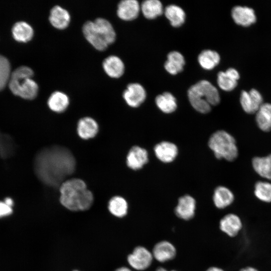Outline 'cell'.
Listing matches in <instances>:
<instances>
[{
	"instance_id": "obj_1",
	"label": "cell",
	"mask_w": 271,
	"mask_h": 271,
	"mask_svg": "<svg viewBox=\"0 0 271 271\" xmlns=\"http://www.w3.org/2000/svg\"><path fill=\"white\" fill-rule=\"evenodd\" d=\"M76 161L69 150L55 145L41 149L34 160V170L39 179L51 187L61 185L75 171Z\"/></svg>"
},
{
	"instance_id": "obj_2",
	"label": "cell",
	"mask_w": 271,
	"mask_h": 271,
	"mask_svg": "<svg viewBox=\"0 0 271 271\" xmlns=\"http://www.w3.org/2000/svg\"><path fill=\"white\" fill-rule=\"evenodd\" d=\"M60 202L71 211H83L89 209L94 198L85 183L80 179L65 180L60 187Z\"/></svg>"
},
{
	"instance_id": "obj_3",
	"label": "cell",
	"mask_w": 271,
	"mask_h": 271,
	"mask_svg": "<svg viewBox=\"0 0 271 271\" xmlns=\"http://www.w3.org/2000/svg\"><path fill=\"white\" fill-rule=\"evenodd\" d=\"M188 97L192 107L202 113L210 112L211 106L217 105L220 100L217 88L205 80L192 85L188 91Z\"/></svg>"
},
{
	"instance_id": "obj_4",
	"label": "cell",
	"mask_w": 271,
	"mask_h": 271,
	"mask_svg": "<svg viewBox=\"0 0 271 271\" xmlns=\"http://www.w3.org/2000/svg\"><path fill=\"white\" fill-rule=\"evenodd\" d=\"M33 70L27 66L17 68L11 74L9 86L15 95L26 99H33L38 95L39 86L32 78Z\"/></svg>"
},
{
	"instance_id": "obj_5",
	"label": "cell",
	"mask_w": 271,
	"mask_h": 271,
	"mask_svg": "<svg viewBox=\"0 0 271 271\" xmlns=\"http://www.w3.org/2000/svg\"><path fill=\"white\" fill-rule=\"evenodd\" d=\"M208 146L218 159L234 161L238 157V150L234 138L224 130L214 132L208 141Z\"/></svg>"
},
{
	"instance_id": "obj_6",
	"label": "cell",
	"mask_w": 271,
	"mask_h": 271,
	"mask_svg": "<svg viewBox=\"0 0 271 271\" xmlns=\"http://www.w3.org/2000/svg\"><path fill=\"white\" fill-rule=\"evenodd\" d=\"M82 32L86 40L96 50L104 51L109 46L105 33L94 21H86L82 26Z\"/></svg>"
},
{
	"instance_id": "obj_7",
	"label": "cell",
	"mask_w": 271,
	"mask_h": 271,
	"mask_svg": "<svg viewBox=\"0 0 271 271\" xmlns=\"http://www.w3.org/2000/svg\"><path fill=\"white\" fill-rule=\"evenodd\" d=\"M219 229L229 237H236L243 228V222L237 214L229 212L225 214L219 219Z\"/></svg>"
},
{
	"instance_id": "obj_8",
	"label": "cell",
	"mask_w": 271,
	"mask_h": 271,
	"mask_svg": "<svg viewBox=\"0 0 271 271\" xmlns=\"http://www.w3.org/2000/svg\"><path fill=\"white\" fill-rule=\"evenodd\" d=\"M153 258L152 253L147 248L138 246L128 255L127 261L132 268L138 270H143L151 265Z\"/></svg>"
},
{
	"instance_id": "obj_9",
	"label": "cell",
	"mask_w": 271,
	"mask_h": 271,
	"mask_svg": "<svg viewBox=\"0 0 271 271\" xmlns=\"http://www.w3.org/2000/svg\"><path fill=\"white\" fill-rule=\"evenodd\" d=\"M263 98L259 91L251 89L249 92L243 90L240 96V103L243 110L247 113H256L263 104Z\"/></svg>"
},
{
	"instance_id": "obj_10",
	"label": "cell",
	"mask_w": 271,
	"mask_h": 271,
	"mask_svg": "<svg viewBox=\"0 0 271 271\" xmlns=\"http://www.w3.org/2000/svg\"><path fill=\"white\" fill-rule=\"evenodd\" d=\"M146 91L139 83L129 84L124 90L122 97L128 105L131 107H138L145 100Z\"/></svg>"
},
{
	"instance_id": "obj_11",
	"label": "cell",
	"mask_w": 271,
	"mask_h": 271,
	"mask_svg": "<svg viewBox=\"0 0 271 271\" xmlns=\"http://www.w3.org/2000/svg\"><path fill=\"white\" fill-rule=\"evenodd\" d=\"M196 201L189 195L181 197L175 209L176 215L179 218L188 220L192 218L195 215Z\"/></svg>"
},
{
	"instance_id": "obj_12",
	"label": "cell",
	"mask_w": 271,
	"mask_h": 271,
	"mask_svg": "<svg viewBox=\"0 0 271 271\" xmlns=\"http://www.w3.org/2000/svg\"><path fill=\"white\" fill-rule=\"evenodd\" d=\"M149 161L147 150L139 146H133L126 156V164L133 170L141 169Z\"/></svg>"
},
{
	"instance_id": "obj_13",
	"label": "cell",
	"mask_w": 271,
	"mask_h": 271,
	"mask_svg": "<svg viewBox=\"0 0 271 271\" xmlns=\"http://www.w3.org/2000/svg\"><path fill=\"white\" fill-rule=\"evenodd\" d=\"M141 10V6L136 0H123L117 5V16L124 21H132L137 18Z\"/></svg>"
},
{
	"instance_id": "obj_14",
	"label": "cell",
	"mask_w": 271,
	"mask_h": 271,
	"mask_svg": "<svg viewBox=\"0 0 271 271\" xmlns=\"http://www.w3.org/2000/svg\"><path fill=\"white\" fill-rule=\"evenodd\" d=\"M231 16L236 24L243 27L249 26L256 20L254 10L247 7H234L231 11Z\"/></svg>"
},
{
	"instance_id": "obj_15",
	"label": "cell",
	"mask_w": 271,
	"mask_h": 271,
	"mask_svg": "<svg viewBox=\"0 0 271 271\" xmlns=\"http://www.w3.org/2000/svg\"><path fill=\"white\" fill-rule=\"evenodd\" d=\"M49 21L54 28L63 30L69 26L71 16L66 9L59 5H56L50 10Z\"/></svg>"
},
{
	"instance_id": "obj_16",
	"label": "cell",
	"mask_w": 271,
	"mask_h": 271,
	"mask_svg": "<svg viewBox=\"0 0 271 271\" xmlns=\"http://www.w3.org/2000/svg\"><path fill=\"white\" fill-rule=\"evenodd\" d=\"M154 152L156 157L160 161L168 163L172 162L175 159L178 153V150L174 143L163 141L155 146Z\"/></svg>"
},
{
	"instance_id": "obj_17",
	"label": "cell",
	"mask_w": 271,
	"mask_h": 271,
	"mask_svg": "<svg viewBox=\"0 0 271 271\" xmlns=\"http://www.w3.org/2000/svg\"><path fill=\"white\" fill-rule=\"evenodd\" d=\"M235 199L233 193L225 186H218L214 191L213 202L215 206L219 209H225L231 206Z\"/></svg>"
},
{
	"instance_id": "obj_18",
	"label": "cell",
	"mask_w": 271,
	"mask_h": 271,
	"mask_svg": "<svg viewBox=\"0 0 271 271\" xmlns=\"http://www.w3.org/2000/svg\"><path fill=\"white\" fill-rule=\"evenodd\" d=\"M152 254L157 260L164 262L173 259L176 254L175 246L168 241H161L154 246Z\"/></svg>"
},
{
	"instance_id": "obj_19",
	"label": "cell",
	"mask_w": 271,
	"mask_h": 271,
	"mask_svg": "<svg viewBox=\"0 0 271 271\" xmlns=\"http://www.w3.org/2000/svg\"><path fill=\"white\" fill-rule=\"evenodd\" d=\"M103 69L105 73L110 77L118 78L124 72L123 61L118 56L110 55L104 59L102 62Z\"/></svg>"
},
{
	"instance_id": "obj_20",
	"label": "cell",
	"mask_w": 271,
	"mask_h": 271,
	"mask_svg": "<svg viewBox=\"0 0 271 271\" xmlns=\"http://www.w3.org/2000/svg\"><path fill=\"white\" fill-rule=\"evenodd\" d=\"M77 129L81 138L88 140L96 136L98 131V125L92 118L84 117L78 121Z\"/></svg>"
},
{
	"instance_id": "obj_21",
	"label": "cell",
	"mask_w": 271,
	"mask_h": 271,
	"mask_svg": "<svg viewBox=\"0 0 271 271\" xmlns=\"http://www.w3.org/2000/svg\"><path fill=\"white\" fill-rule=\"evenodd\" d=\"M49 108L54 112L61 113L66 110L69 104V98L63 92L55 91L52 93L47 101Z\"/></svg>"
},
{
	"instance_id": "obj_22",
	"label": "cell",
	"mask_w": 271,
	"mask_h": 271,
	"mask_svg": "<svg viewBox=\"0 0 271 271\" xmlns=\"http://www.w3.org/2000/svg\"><path fill=\"white\" fill-rule=\"evenodd\" d=\"M251 163L254 171L259 176L271 181V154L264 157H254Z\"/></svg>"
},
{
	"instance_id": "obj_23",
	"label": "cell",
	"mask_w": 271,
	"mask_h": 271,
	"mask_svg": "<svg viewBox=\"0 0 271 271\" xmlns=\"http://www.w3.org/2000/svg\"><path fill=\"white\" fill-rule=\"evenodd\" d=\"M255 122L262 131H271V104L263 103L256 113Z\"/></svg>"
},
{
	"instance_id": "obj_24",
	"label": "cell",
	"mask_w": 271,
	"mask_h": 271,
	"mask_svg": "<svg viewBox=\"0 0 271 271\" xmlns=\"http://www.w3.org/2000/svg\"><path fill=\"white\" fill-rule=\"evenodd\" d=\"M185 63V59L181 53L172 51L168 54L164 67L170 74L176 75L183 70Z\"/></svg>"
},
{
	"instance_id": "obj_25",
	"label": "cell",
	"mask_w": 271,
	"mask_h": 271,
	"mask_svg": "<svg viewBox=\"0 0 271 271\" xmlns=\"http://www.w3.org/2000/svg\"><path fill=\"white\" fill-rule=\"evenodd\" d=\"M12 34L14 38L20 42H27L32 39L34 36V30L27 22L19 21L16 23L12 28Z\"/></svg>"
},
{
	"instance_id": "obj_26",
	"label": "cell",
	"mask_w": 271,
	"mask_h": 271,
	"mask_svg": "<svg viewBox=\"0 0 271 271\" xmlns=\"http://www.w3.org/2000/svg\"><path fill=\"white\" fill-rule=\"evenodd\" d=\"M107 208L109 212L113 216L118 218H122L127 213L128 204L122 197L115 196L109 200Z\"/></svg>"
},
{
	"instance_id": "obj_27",
	"label": "cell",
	"mask_w": 271,
	"mask_h": 271,
	"mask_svg": "<svg viewBox=\"0 0 271 271\" xmlns=\"http://www.w3.org/2000/svg\"><path fill=\"white\" fill-rule=\"evenodd\" d=\"M155 102L159 109L165 113H172L177 107L175 97L168 92L158 95L156 97Z\"/></svg>"
},
{
	"instance_id": "obj_28",
	"label": "cell",
	"mask_w": 271,
	"mask_h": 271,
	"mask_svg": "<svg viewBox=\"0 0 271 271\" xmlns=\"http://www.w3.org/2000/svg\"><path fill=\"white\" fill-rule=\"evenodd\" d=\"M164 14L171 25L174 27L181 26L185 21V12L178 6L171 5L167 6L164 10Z\"/></svg>"
},
{
	"instance_id": "obj_29",
	"label": "cell",
	"mask_w": 271,
	"mask_h": 271,
	"mask_svg": "<svg viewBox=\"0 0 271 271\" xmlns=\"http://www.w3.org/2000/svg\"><path fill=\"white\" fill-rule=\"evenodd\" d=\"M141 10L148 19H154L161 16L164 12L163 5L158 0H147L141 5Z\"/></svg>"
},
{
	"instance_id": "obj_30",
	"label": "cell",
	"mask_w": 271,
	"mask_h": 271,
	"mask_svg": "<svg viewBox=\"0 0 271 271\" xmlns=\"http://www.w3.org/2000/svg\"><path fill=\"white\" fill-rule=\"evenodd\" d=\"M198 60L200 65L203 69L209 70L213 69L219 64L220 57L217 52L205 50L199 55Z\"/></svg>"
},
{
	"instance_id": "obj_31",
	"label": "cell",
	"mask_w": 271,
	"mask_h": 271,
	"mask_svg": "<svg viewBox=\"0 0 271 271\" xmlns=\"http://www.w3.org/2000/svg\"><path fill=\"white\" fill-rule=\"evenodd\" d=\"M253 194L258 201L264 204H271V183L262 181L256 182Z\"/></svg>"
},
{
	"instance_id": "obj_32",
	"label": "cell",
	"mask_w": 271,
	"mask_h": 271,
	"mask_svg": "<svg viewBox=\"0 0 271 271\" xmlns=\"http://www.w3.org/2000/svg\"><path fill=\"white\" fill-rule=\"evenodd\" d=\"M11 74V65L9 60L0 54V90L9 82Z\"/></svg>"
},
{
	"instance_id": "obj_33",
	"label": "cell",
	"mask_w": 271,
	"mask_h": 271,
	"mask_svg": "<svg viewBox=\"0 0 271 271\" xmlns=\"http://www.w3.org/2000/svg\"><path fill=\"white\" fill-rule=\"evenodd\" d=\"M217 83L219 87L226 91L233 90L237 85V82L225 72L221 71L217 75Z\"/></svg>"
},
{
	"instance_id": "obj_34",
	"label": "cell",
	"mask_w": 271,
	"mask_h": 271,
	"mask_svg": "<svg viewBox=\"0 0 271 271\" xmlns=\"http://www.w3.org/2000/svg\"><path fill=\"white\" fill-rule=\"evenodd\" d=\"M12 212L11 206L7 205L4 201H0V217L9 215Z\"/></svg>"
},
{
	"instance_id": "obj_35",
	"label": "cell",
	"mask_w": 271,
	"mask_h": 271,
	"mask_svg": "<svg viewBox=\"0 0 271 271\" xmlns=\"http://www.w3.org/2000/svg\"><path fill=\"white\" fill-rule=\"evenodd\" d=\"M225 72L231 78L234 80L237 81L240 77L239 74L238 72L235 69L233 68H230L228 69Z\"/></svg>"
},
{
	"instance_id": "obj_36",
	"label": "cell",
	"mask_w": 271,
	"mask_h": 271,
	"mask_svg": "<svg viewBox=\"0 0 271 271\" xmlns=\"http://www.w3.org/2000/svg\"><path fill=\"white\" fill-rule=\"evenodd\" d=\"M239 271H259L257 268L252 266H246L241 268Z\"/></svg>"
},
{
	"instance_id": "obj_37",
	"label": "cell",
	"mask_w": 271,
	"mask_h": 271,
	"mask_svg": "<svg viewBox=\"0 0 271 271\" xmlns=\"http://www.w3.org/2000/svg\"><path fill=\"white\" fill-rule=\"evenodd\" d=\"M206 271H225L223 268L219 266H213L208 268Z\"/></svg>"
},
{
	"instance_id": "obj_38",
	"label": "cell",
	"mask_w": 271,
	"mask_h": 271,
	"mask_svg": "<svg viewBox=\"0 0 271 271\" xmlns=\"http://www.w3.org/2000/svg\"><path fill=\"white\" fill-rule=\"evenodd\" d=\"M4 202L10 206L12 207L14 204L13 200L9 197H7L5 199Z\"/></svg>"
},
{
	"instance_id": "obj_39",
	"label": "cell",
	"mask_w": 271,
	"mask_h": 271,
	"mask_svg": "<svg viewBox=\"0 0 271 271\" xmlns=\"http://www.w3.org/2000/svg\"><path fill=\"white\" fill-rule=\"evenodd\" d=\"M114 271H132L129 268L126 266H121L116 268Z\"/></svg>"
},
{
	"instance_id": "obj_40",
	"label": "cell",
	"mask_w": 271,
	"mask_h": 271,
	"mask_svg": "<svg viewBox=\"0 0 271 271\" xmlns=\"http://www.w3.org/2000/svg\"><path fill=\"white\" fill-rule=\"evenodd\" d=\"M156 271H168L166 269L163 268V267H159L158 268ZM170 271H176V270H170Z\"/></svg>"
},
{
	"instance_id": "obj_41",
	"label": "cell",
	"mask_w": 271,
	"mask_h": 271,
	"mask_svg": "<svg viewBox=\"0 0 271 271\" xmlns=\"http://www.w3.org/2000/svg\"><path fill=\"white\" fill-rule=\"evenodd\" d=\"M72 271H80V270H78V269H74V270H73Z\"/></svg>"
}]
</instances>
